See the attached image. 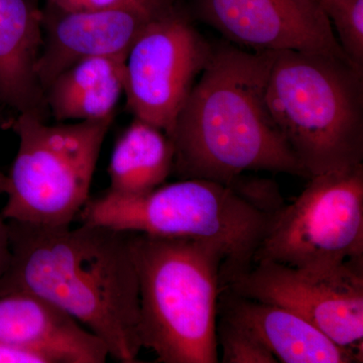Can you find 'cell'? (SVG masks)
<instances>
[{
	"instance_id": "6da1fadb",
	"label": "cell",
	"mask_w": 363,
	"mask_h": 363,
	"mask_svg": "<svg viewBox=\"0 0 363 363\" xmlns=\"http://www.w3.org/2000/svg\"><path fill=\"white\" fill-rule=\"evenodd\" d=\"M7 223L11 259L0 296L45 298L101 339L109 357L138 362L140 290L130 233L87 223L76 228Z\"/></svg>"
},
{
	"instance_id": "7a4b0ae2",
	"label": "cell",
	"mask_w": 363,
	"mask_h": 363,
	"mask_svg": "<svg viewBox=\"0 0 363 363\" xmlns=\"http://www.w3.org/2000/svg\"><path fill=\"white\" fill-rule=\"evenodd\" d=\"M272 60L271 51L213 45L169 136L180 180L231 184L252 171L309 178L267 105Z\"/></svg>"
},
{
	"instance_id": "3957f363",
	"label": "cell",
	"mask_w": 363,
	"mask_h": 363,
	"mask_svg": "<svg viewBox=\"0 0 363 363\" xmlns=\"http://www.w3.org/2000/svg\"><path fill=\"white\" fill-rule=\"evenodd\" d=\"M281 206L269 181L231 184L184 179L164 184L140 196L107 191L89 199L78 217L81 223L123 233L209 241L226 255L222 281L225 286L252 266L274 212Z\"/></svg>"
},
{
	"instance_id": "277c9868",
	"label": "cell",
	"mask_w": 363,
	"mask_h": 363,
	"mask_svg": "<svg viewBox=\"0 0 363 363\" xmlns=\"http://www.w3.org/2000/svg\"><path fill=\"white\" fill-rule=\"evenodd\" d=\"M143 348L157 362L217 363L224 250L209 241L130 233Z\"/></svg>"
},
{
	"instance_id": "5b68a950",
	"label": "cell",
	"mask_w": 363,
	"mask_h": 363,
	"mask_svg": "<svg viewBox=\"0 0 363 363\" xmlns=\"http://www.w3.org/2000/svg\"><path fill=\"white\" fill-rule=\"evenodd\" d=\"M267 102L309 178L362 164L363 69L333 55L274 52Z\"/></svg>"
},
{
	"instance_id": "8992f818",
	"label": "cell",
	"mask_w": 363,
	"mask_h": 363,
	"mask_svg": "<svg viewBox=\"0 0 363 363\" xmlns=\"http://www.w3.org/2000/svg\"><path fill=\"white\" fill-rule=\"evenodd\" d=\"M114 116L50 125L18 113L9 128L18 149L7 176L6 221L35 226L72 225L90 199L93 176Z\"/></svg>"
},
{
	"instance_id": "52a82bcc",
	"label": "cell",
	"mask_w": 363,
	"mask_h": 363,
	"mask_svg": "<svg viewBox=\"0 0 363 363\" xmlns=\"http://www.w3.org/2000/svg\"><path fill=\"white\" fill-rule=\"evenodd\" d=\"M309 179L294 202L274 212L252 264L326 271L363 259V164Z\"/></svg>"
},
{
	"instance_id": "ba28073f",
	"label": "cell",
	"mask_w": 363,
	"mask_h": 363,
	"mask_svg": "<svg viewBox=\"0 0 363 363\" xmlns=\"http://www.w3.org/2000/svg\"><path fill=\"white\" fill-rule=\"evenodd\" d=\"M212 48L180 4L147 26L126 56L123 94L128 111L169 136Z\"/></svg>"
},
{
	"instance_id": "9c48e42d",
	"label": "cell",
	"mask_w": 363,
	"mask_h": 363,
	"mask_svg": "<svg viewBox=\"0 0 363 363\" xmlns=\"http://www.w3.org/2000/svg\"><path fill=\"white\" fill-rule=\"evenodd\" d=\"M225 286L236 295L296 313L363 358V259L326 271L257 262Z\"/></svg>"
},
{
	"instance_id": "30bf717a",
	"label": "cell",
	"mask_w": 363,
	"mask_h": 363,
	"mask_svg": "<svg viewBox=\"0 0 363 363\" xmlns=\"http://www.w3.org/2000/svg\"><path fill=\"white\" fill-rule=\"evenodd\" d=\"M194 4L200 20L234 44L255 51L322 52L350 61L317 0H194Z\"/></svg>"
},
{
	"instance_id": "8fae6325",
	"label": "cell",
	"mask_w": 363,
	"mask_h": 363,
	"mask_svg": "<svg viewBox=\"0 0 363 363\" xmlns=\"http://www.w3.org/2000/svg\"><path fill=\"white\" fill-rule=\"evenodd\" d=\"M180 0H121L94 11H42L43 47L38 75L44 89L79 60L126 55L143 30Z\"/></svg>"
},
{
	"instance_id": "7c38bea8",
	"label": "cell",
	"mask_w": 363,
	"mask_h": 363,
	"mask_svg": "<svg viewBox=\"0 0 363 363\" xmlns=\"http://www.w3.org/2000/svg\"><path fill=\"white\" fill-rule=\"evenodd\" d=\"M0 342L32 350L49 363H104L108 350L75 318L28 293L0 296Z\"/></svg>"
},
{
	"instance_id": "4fadbf2b",
	"label": "cell",
	"mask_w": 363,
	"mask_h": 363,
	"mask_svg": "<svg viewBox=\"0 0 363 363\" xmlns=\"http://www.w3.org/2000/svg\"><path fill=\"white\" fill-rule=\"evenodd\" d=\"M224 319L242 327L284 363H358L362 358L341 347L304 318L226 290Z\"/></svg>"
},
{
	"instance_id": "5bb4252c",
	"label": "cell",
	"mask_w": 363,
	"mask_h": 363,
	"mask_svg": "<svg viewBox=\"0 0 363 363\" xmlns=\"http://www.w3.org/2000/svg\"><path fill=\"white\" fill-rule=\"evenodd\" d=\"M42 11L32 0H0V104L47 121L50 116L38 62Z\"/></svg>"
},
{
	"instance_id": "9a60e30c",
	"label": "cell",
	"mask_w": 363,
	"mask_h": 363,
	"mask_svg": "<svg viewBox=\"0 0 363 363\" xmlns=\"http://www.w3.org/2000/svg\"><path fill=\"white\" fill-rule=\"evenodd\" d=\"M173 142L157 126L133 118L117 138L108 167V192L140 196L164 185L173 173Z\"/></svg>"
},
{
	"instance_id": "2e32d148",
	"label": "cell",
	"mask_w": 363,
	"mask_h": 363,
	"mask_svg": "<svg viewBox=\"0 0 363 363\" xmlns=\"http://www.w3.org/2000/svg\"><path fill=\"white\" fill-rule=\"evenodd\" d=\"M320 6L344 54L363 69V0H323Z\"/></svg>"
},
{
	"instance_id": "e0dca14e",
	"label": "cell",
	"mask_w": 363,
	"mask_h": 363,
	"mask_svg": "<svg viewBox=\"0 0 363 363\" xmlns=\"http://www.w3.org/2000/svg\"><path fill=\"white\" fill-rule=\"evenodd\" d=\"M217 342L220 343L224 363L278 362L259 339L222 317L217 323Z\"/></svg>"
},
{
	"instance_id": "ac0fdd59",
	"label": "cell",
	"mask_w": 363,
	"mask_h": 363,
	"mask_svg": "<svg viewBox=\"0 0 363 363\" xmlns=\"http://www.w3.org/2000/svg\"><path fill=\"white\" fill-rule=\"evenodd\" d=\"M121 0H47V6L65 13L94 11L116 4Z\"/></svg>"
},
{
	"instance_id": "d6986e66",
	"label": "cell",
	"mask_w": 363,
	"mask_h": 363,
	"mask_svg": "<svg viewBox=\"0 0 363 363\" xmlns=\"http://www.w3.org/2000/svg\"><path fill=\"white\" fill-rule=\"evenodd\" d=\"M0 363H49L47 358L32 350L0 342Z\"/></svg>"
},
{
	"instance_id": "ffe728a7",
	"label": "cell",
	"mask_w": 363,
	"mask_h": 363,
	"mask_svg": "<svg viewBox=\"0 0 363 363\" xmlns=\"http://www.w3.org/2000/svg\"><path fill=\"white\" fill-rule=\"evenodd\" d=\"M11 259L9 223L0 215V279L6 272Z\"/></svg>"
},
{
	"instance_id": "44dd1931",
	"label": "cell",
	"mask_w": 363,
	"mask_h": 363,
	"mask_svg": "<svg viewBox=\"0 0 363 363\" xmlns=\"http://www.w3.org/2000/svg\"><path fill=\"white\" fill-rule=\"evenodd\" d=\"M7 189V176L0 171V195H6Z\"/></svg>"
},
{
	"instance_id": "7402d4cb",
	"label": "cell",
	"mask_w": 363,
	"mask_h": 363,
	"mask_svg": "<svg viewBox=\"0 0 363 363\" xmlns=\"http://www.w3.org/2000/svg\"><path fill=\"white\" fill-rule=\"evenodd\" d=\"M33 2H35V4H38V2H39V0H32Z\"/></svg>"
},
{
	"instance_id": "603a6c76",
	"label": "cell",
	"mask_w": 363,
	"mask_h": 363,
	"mask_svg": "<svg viewBox=\"0 0 363 363\" xmlns=\"http://www.w3.org/2000/svg\"><path fill=\"white\" fill-rule=\"evenodd\" d=\"M317 1L319 2V4H320V2L323 1V0H317Z\"/></svg>"
}]
</instances>
